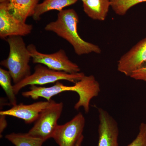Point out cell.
<instances>
[{"mask_svg":"<svg viewBox=\"0 0 146 146\" xmlns=\"http://www.w3.org/2000/svg\"><path fill=\"white\" fill-rule=\"evenodd\" d=\"M85 76L84 73L81 72L76 74H68L54 70L42 64H37L35 67L33 74L13 85V90L17 95L21 89L28 85H44L61 80H67L75 84Z\"/></svg>","mask_w":146,"mask_h":146,"instance_id":"3","label":"cell"},{"mask_svg":"<svg viewBox=\"0 0 146 146\" xmlns=\"http://www.w3.org/2000/svg\"><path fill=\"white\" fill-rule=\"evenodd\" d=\"M130 77L136 80H141L146 82V61L131 74Z\"/></svg>","mask_w":146,"mask_h":146,"instance_id":"19","label":"cell"},{"mask_svg":"<svg viewBox=\"0 0 146 146\" xmlns=\"http://www.w3.org/2000/svg\"><path fill=\"white\" fill-rule=\"evenodd\" d=\"M27 47L34 63L42 64L52 70L68 74H76L80 72L78 65L69 59L63 49L48 54L39 52L33 44Z\"/></svg>","mask_w":146,"mask_h":146,"instance_id":"5","label":"cell"},{"mask_svg":"<svg viewBox=\"0 0 146 146\" xmlns=\"http://www.w3.org/2000/svg\"><path fill=\"white\" fill-rule=\"evenodd\" d=\"M11 76L8 71L0 68V85L5 92L12 106L17 104L16 95L13 90V85L11 84Z\"/></svg>","mask_w":146,"mask_h":146,"instance_id":"16","label":"cell"},{"mask_svg":"<svg viewBox=\"0 0 146 146\" xmlns=\"http://www.w3.org/2000/svg\"><path fill=\"white\" fill-rule=\"evenodd\" d=\"M1 115V119H0V133L1 134L3 133V131L5 129L7 125L6 120L5 119L6 116L5 115Z\"/></svg>","mask_w":146,"mask_h":146,"instance_id":"20","label":"cell"},{"mask_svg":"<svg viewBox=\"0 0 146 146\" xmlns=\"http://www.w3.org/2000/svg\"><path fill=\"white\" fill-rule=\"evenodd\" d=\"M82 3L84 11L86 15L99 21L105 20L111 7L110 0H85Z\"/></svg>","mask_w":146,"mask_h":146,"instance_id":"13","label":"cell"},{"mask_svg":"<svg viewBox=\"0 0 146 146\" xmlns=\"http://www.w3.org/2000/svg\"><path fill=\"white\" fill-rule=\"evenodd\" d=\"M9 1L0 3V37L5 39L12 36H24L31 33L33 26L15 18L8 9Z\"/></svg>","mask_w":146,"mask_h":146,"instance_id":"7","label":"cell"},{"mask_svg":"<svg viewBox=\"0 0 146 146\" xmlns=\"http://www.w3.org/2000/svg\"><path fill=\"white\" fill-rule=\"evenodd\" d=\"M85 119L79 112L68 122L58 125L52 138L59 146H75L82 136Z\"/></svg>","mask_w":146,"mask_h":146,"instance_id":"6","label":"cell"},{"mask_svg":"<svg viewBox=\"0 0 146 146\" xmlns=\"http://www.w3.org/2000/svg\"><path fill=\"white\" fill-rule=\"evenodd\" d=\"M110 2L111 8L115 13L122 16L131 8L141 3L146 2V0H110Z\"/></svg>","mask_w":146,"mask_h":146,"instance_id":"17","label":"cell"},{"mask_svg":"<svg viewBox=\"0 0 146 146\" xmlns=\"http://www.w3.org/2000/svg\"><path fill=\"white\" fill-rule=\"evenodd\" d=\"M7 42L9 54L0 64L7 69L15 84L31 74L29 63L31 57L22 36H9Z\"/></svg>","mask_w":146,"mask_h":146,"instance_id":"2","label":"cell"},{"mask_svg":"<svg viewBox=\"0 0 146 146\" xmlns=\"http://www.w3.org/2000/svg\"><path fill=\"white\" fill-rule=\"evenodd\" d=\"M63 108V102L56 103L53 100L51 104L41 112L35 122L34 125L27 133L45 142L50 138H52L58 126V121Z\"/></svg>","mask_w":146,"mask_h":146,"instance_id":"4","label":"cell"},{"mask_svg":"<svg viewBox=\"0 0 146 146\" xmlns=\"http://www.w3.org/2000/svg\"><path fill=\"white\" fill-rule=\"evenodd\" d=\"M9 0H0V3L4 2L5 1H9Z\"/></svg>","mask_w":146,"mask_h":146,"instance_id":"22","label":"cell"},{"mask_svg":"<svg viewBox=\"0 0 146 146\" xmlns=\"http://www.w3.org/2000/svg\"><path fill=\"white\" fill-rule=\"evenodd\" d=\"M99 124L98 146H119V129L117 123L106 110H98Z\"/></svg>","mask_w":146,"mask_h":146,"instance_id":"9","label":"cell"},{"mask_svg":"<svg viewBox=\"0 0 146 146\" xmlns=\"http://www.w3.org/2000/svg\"><path fill=\"white\" fill-rule=\"evenodd\" d=\"M39 0H9L8 9L10 13L19 21L25 23L29 17L34 15Z\"/></svg>","mask_w":146,"mask_h":146,"instance_id":"12","label":"cell"},{"mask_svg":"<svg viewBox=\"0 0 146 146\" xmlns=\"http://www.w3.org/2000/svg\"><path fill=\"white\" fill-rule=\"evenodd\" d=\"M146 61V37L138 42L118 60L117 70L129 76Z\"/></svg>","mask_w":146,"mask_h":146,"instance_id":"8","label":"cell"},{"mask_svg":"<svg viewBox=\"0 0 146 146\" xmlns=\"http://www.w3.org/2000/svg\"><path fill=\"white\" fill-rule=\"evenodd\" d=\"M78 0H44L36 6L33 18L35 21H39L41 16L46 12L54 10L61 11L63 9L74 4Z\"/></svg>","mask_w":146,"mask_h":146,"instance_id":"14","label":"cell"},{"mask_svg":"<svg viewBox=\"0 0 146 146\" xmlns=\"http://www.w3.org/2000/svg\"><path fill=\"white\" fill-rule=\"evenodd\" d=\"M53 100L36 102L28 105L23 103L17 104L12 106L10 109L1 110L0 115L19 118L23 120L25 123L31 124L36 121L41 112L49 106Z\"/></svg>","mask_w":146,"mask_h":146,"instance_id":"11","label":"cell"},{"mask_svg":"<svg viewBox=\"0 0 146 146\" xmlns=\"http://www.w3.org/2000/svg\"><path fill=\"white\" fill-rule=\"evenodd\" d=\"M78 16L75 11L72 9H64L59 11L56 21L47 24L44 29L68 41L78 55L100 54L102 50L98 46L84 41L80 36L78 32Z\"/></svg>","mask_w":146,"mask_h":146,"instance_id":"1","label":"cell"},{"mask_svg":"<svg viewBox=\"0 0 146 146\" xmlns=\"http://www.w3.org/2000/svg\"><path fill=\"white\" fill-rule=\"evenodd\" d=\"M84 138V137L83 135H82L79 139L78 141H77L75 146H81L82 144Z\"/></svg>","mask_w":146,"mask_h":146,"instance_id":"21","label":"cell"},{"mask_svg":"<svg viewBox=\"0 0 146 146\" xmlns=\"http://www.w3.org/2000/svg\"><path fill=\"white\" fill-rule=\"evenodd\" d=\"M127 146H146V123H141L138 135Z\"/></svg>","mask_w":146,"mask_h":146,"instance_id":"18","label":"cell"},{"mask_svg":"<svg viewBox=\"0 0 146 146\" xmlns=\"http://www.w3.org/2000/svg\"><path fill=\"white\" fill-rule=\"evenodd\" d=\"M81 1H82V2L84 1H85V0H81Z\"/></svg>","mask_w":146,"mask_h":146,"instance_id":"23","label":"cell"},{"mask_svg":"<svg viewBox=\"0 0 146 146\" xmlns=\"http://www.w3.org/2000/svg\"><path fill=\"white\" fill-rule=\"evenodd\" d=\"M75 85L76 88L75 92L78 95L79 100L74 108L78 110L83 107L85 113H89L91 100L98 96L100 92V84L94 76H85Z\"/></svg>","mask_w":146,"mask_h":146,"instance_id":"10","label":"cell"},{"mask_svg":"<svg viewBox=\"0 0 146 146\" xmlns=\"http://www.w3.org/2000/svg\"><path fill=\"white\" fill-rule=\"evenodd\" d=\"M5 137L15 146H42L45 142L28 133H12L6 135Z\"/></svg>","mask_w":146,"mask_h":146,"instance_id":"15","label":"cell"}]
</instances>
